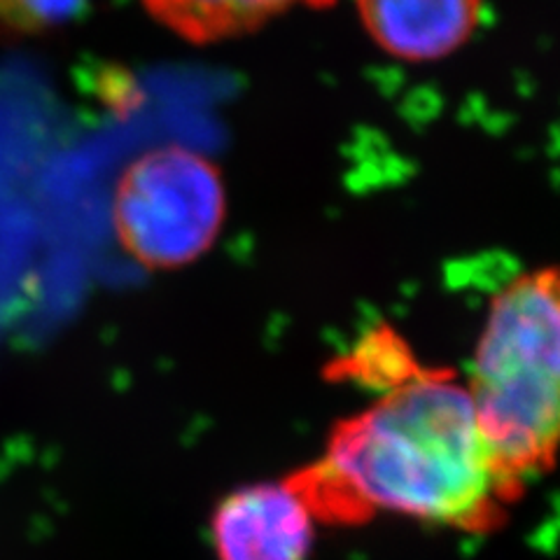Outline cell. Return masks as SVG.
Listing matches in <instances>:
<instances>
[{
  "mask_svg": "<svg viewBox=\"0 0 560 560\" xmlns=\"http://www.w3.org/2000/svg\"><path fill=\"white\" fill-rule=\"evenodd\" d=\"M288 479L318 523L393 514L481 535L518 502L498 477L465 381L430 366L337 420L320 458Z\"/></svg>",
  "mask_w": 560,
  "mask_h": 560,
  "instance_id": "cell-1",
  "label": "cell"
},
{
  "mask_svg": "<svg viewBox=\"0 0 560 560\" xmlns=\"http://www.w3.org/2000/svg\"><path fill=\"white\" fill-rule=\"evenodd\" d=\"M465 388L498 477L521 500L560 451V267L525 271L490 300Z\"/></svg>",
  "mask_w": 560,
  "mask_h": 560,
  "instance_id": "cell-2",
  "label": "cell"
},
{
  "mask_svg": "<svg viewBox=\"0 0 560 560\" xmlns=\"http://www.w3.org/2000/svg\"><path fill=\"white\" fill-rule=\"evenodd\" d=\"M226 189L206 154L166 145L121 173L113 201L115 234L138 265L180 269L203 257L222 234Z\"/></svg>",
  "mask_w": 560,
  "mask_h": 560,
  "instance_id": "cell-3",
  "label": "cell"
},
{
  "mask_svg": "<svg viewBox=\"0 0 560 560\" xmlns=\"http://www.w3.org/2000/svg\"><path fill=\"white\" fill-rule=\"evenodd\" d=\"M315 533L318 518L290 479L241 486L210 516L218 560H308Z\"/></svg>",
  "mask_w": 560,
  "mask_h": 560,
  "instance_id": "cell-4",
  "label": "cell"
},
{
  "mask_svg": "<svg viewBox=\"0 0 560 560\" xmlns=\"http://www.w3.org/2000/svg\"><path fill=\"white\" fill-rule=\"evenodd\" d=\"M364 33L393 59L432 63L477 33L483 0H355Z\"/></svg>",
  "mask_w": 560,
  "mask_h": 560,
  "instance_id": "cell-5",
  "label": "cell"
},
{
  "mask_svg": "<svg viewBox=\"0 0 560 560\" xmlns=\"http://www.w3.org/2000/svg\"><path fill=\"white\" fill-rule=\"evenodd\" d=\"M156 22L180 38L210 45L257 31L296 5H323L327 0H143Z\"/></svg>",
  "mask_w": 560,
  "mask_h": 560,
  "instance_id": "cell-6",
  "label": "cell"
},
{
  "mask_svg": "<svg viewBox=\"0 0 560 560\" xmlns=\"http://www.w3.org/2000/svg\"><path fill=\"white\" fill-rule=\"evenodd\" d=\"M420 366L423 364L411 355L409 343L393 327L378 325L370 335L362 337L353 353L337 364V374L362 381L372 385L374 393H381L405 381Z\"/></svg>",
  "mask_w": 560,
  "mask_h": 560,
  "instance_id": "cell-7",
  "label": "cell"
},
{
  "mask_svg": "<svg viewBox=\"0 0 560 560\" xmlns=\"http://www.w3.org/2000/svg\"><path fill=\"white\" fill-rule=\"evenodd\" d=\"M90 0H0V31L38 35L80 20Z\"/></svg>",
  "mask_w": 560,
  "mask_h": 560,
  "instance_id": "cell-8",
  "label": "cell"
}]
</instances>
